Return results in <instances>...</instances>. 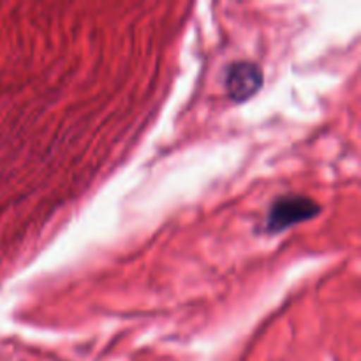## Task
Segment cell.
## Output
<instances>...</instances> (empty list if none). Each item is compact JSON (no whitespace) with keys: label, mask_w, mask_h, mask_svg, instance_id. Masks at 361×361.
I'll return each instance as SVG.
<instances>
[{"label":"cell","mask_w":361,"mask_h":361,"mask_svg":"<svg viewBox=\"0 0 361 361\" xmlns=\"http://www.w3.org/2000/svg\"><path fill=\"white\" fill-rule=\"evenodd\" d=\"M224 87L229 99L235 102H245L263 87V73L259 66L247 60L233 62L224 74Z\"/></svg>","instance_id":"7a4b0ae2"},{"label":"cell","mask_w":361,"mask_h":361,"mask_svg":"<svg viewBox=\"0 0 361 361\" xmlns=\"http://www.w3.org/2000/svg\"><path fill=\"white\" fill-rule=\"evenodd\" d=\"M321 207L307 196H281L268 208L264 231L268 235H281L289 228L309 222L319 215Z\"/></svg>","instance_id":"6da1fadb"}]
</instances>
